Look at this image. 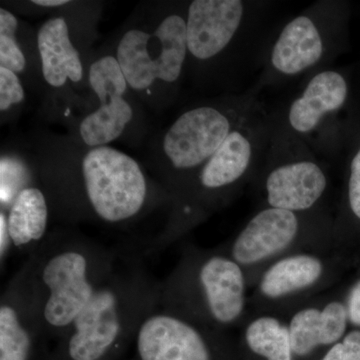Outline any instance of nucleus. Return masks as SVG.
<instances>
[{
    "label": "nucleus",
    "mask_w": 360,
    "mask_h": 360,
    "mask_svg": "<svg viewBox=\"0 0 360 360\" xmlns=\"http://www.w3.org/2000/svg\"><path fill=\"white\" fill-rule=\"evenodd\" d=\"M269 0H193L187 4V65L196 84L238 94L259 75L267 45L281 22Z\"/></svg>",
    "instance_id": "f257e3e1"
},
{
    "label": "nucleus",
    "mask_w": 360,
    "mask_h": 360,
    "mask_svg": "<svg viewBox=\"0 0 360 360\" xmlns=\"http://www.w3.org/2000/svg\"><path fill=\"white\" fill-rule=\"evenodd\" d=\"M45 181L59 214L68 220L118 226L136 221L158 201H172L134 158L110 146L89 149L77 172L49 174Z\"/></svg>",
    "instance_id": "f03ea898"
},
{
    "label": "nucleus",
    "mask_w": 360,
    "mask_h": 360,
    "mask_svg": "<svg viewBox=\"0 0 360 360\" xmlns=\"http://www.w3.org/2000/svg\"><path fill=\"white\" fill-rule=\"evenodd\" d=\"M122 251L75 232H51L27 257L44 335L59 340L72 328L120 262Z\"/></svg>",
    "instance_id": "7ed1b4c3"
},
{
    "label": "nucleus",
    "mask_w": 360,
    "mask_h": 360,
    "mask_svg": "<svg viewBox=\"0 0 360 360\" xmlns=\"http://www.w3.org/2000/svg\"><path fill=\"white\" fill-rule=\"evenodd\" d=\"M161 281L141 258L122 252L105 283L78 315L49 360H108L122 354L160 307Z\"/></svg>",
    "instance_id": "20e7f679"
},
{
    "label": "nucleus",
    "mask_w": 360,
    "mask_h": 360,
    "mask_svg": "<svg viewBox=\"0 0 360 360\" xmlns=\"http://www.w3.org/2000/svg\"><path fill=\"white\" fill-rule=\"evenodd\" d=\"M270 134L271 116L264 104L227 136L175 198L167 227L143 245L144 255L167 248L207 213L229 201L248 179L257 176Z\"/></svg>",
    "instance_id": "39448f33"
},
{
    "label": "nucleus",
    "mask_w": 360,
    "mask_h": 360,
    "mask_svg": "<svg viewBox=\"0 0 360 360\" xmlns=\"http://www.w3.org/2000/svg\"><path fill=\"white\" fill-rule=\"evenodd\" d=\"M348 4L319 0L281 22L270 39L257 78L260 89H281L330 68L345 51Z\"/></svg>",
    "instance_id": "423d86ee"
},
{
    "label": "nucleus",
    "mask_w": 360,
    "mask_h": 360,
    "mask_svg": "<svg viewBox=\"0 0 360 360\" xmlns=\"http://www.w3.org/2000/svg\"><path fill=\"white\" fill-rule=\"evenodd\" d=\"M253 84L238 94H221L182 111L161 141L162 169L172 203L229 134L257 112L264 101Z\"/></svg>",
    "instance_id": "0eeeda50"
},
{
    "label": "nucleus",
    "mask_w": 360,
    "mask_h": 360,
    "mask_svg": "<svg viewBox=\"0 0 360 360\" xmlns=\"http://www.w3.org/2000/svg\"><path fill=\"white\" fill-rule=\"evenodd\" d=\"M245 307V274L226 255L186 251L161 281L160 309L210 328L231 326Z\"/></svg>",
    "instance_id": "6e6552de"
},
{
    "label": "nucleus",
    "mask_w": 360,
    "mask_h": 360,
    "mask_svg": "<svg viewBox=\"0 0 360 360\" xmlns=\"http://www.w3.org/2000/svg\"><path fill=\"white\" fill-rule=\"evenodd\" d=\"M186 11L187 4H179L153 23L123 33L115 58L130 89L146 96H176L186 72Z\"/></svg>",
    "instance_id": "1a4fd4ad"
},
{
    "label": "nucleus",
    "mask_w": 360,
    "mask_h": 360,
    "mask_svg": "<svg viewBox=\"0 0 360 360\" xmlns=\"http://www.w3.org/2000/svg\"><path fill=\"white\" fill-rule=\"evenodd\" d=\"M350 94L347 73L330 66L303 78L297 91L271 113L321 160H328L345 146V122L340 113L347 108Z\"/></svg>",
    "instance_id": "9d476101"
},
{
    "label": "nucleus",
    "mask_w": 360,
    "mask_h": 360,
    "mask_svg": "<svg viewBox=\"0 0 360 360\" xmlns=\"http://www.w3.org/2000/svg\"><path fill=\"white\" fill-rule=\"evenodd\" d=\"M271 116V134L257 176L266 205L311 213L328 191L326 165L300 137Z\"/></svg>",
    "instance_id": "9b49d317"
},
{
    "label": "nucleus",
    "mask_w": 360,
    "mask_h": 360,
    "mask_svg": "<svg viewBox=\"0 0 360 360\" xmlns=\"http://www.w3.org/2000/svg\"><path fill=\"white\" fill-rule=\"evenodd\" d=\"M210 326L158 307L135 336L137 360H213Z\"/></svg>",
    "instance_id": "f8f14e48"
},
{
    "label": "nucleus",
    "mask_w": 360,
    "mask_h": 360,
    "mask_svg": "<svg viewBox=\"0 0 360 360\" xmlns=\"http://www.w3.org/2000/svg\"><path fill=\"white\" fill-rule=\"evenodd\" d=\"M89 82L101 105L80 123V137L89 148L106 146L120 139L134 117V108L125 98L129 84L112 56H103L90 65Z\"/></svg>",
    "instance_id": "ddd939ff"
},
{
    "label": "nucleus",
    "mask_w": 360,
    "mask_h": 360,
    "mask_svg": "<svg viewBox=\"0 0 360 360\" xmlns=\"http://www.w3.org/2000/svg\"><path fill=\"white\" fill-rule=\"evenodd\" d=\"M45 338L25 262L0 297V360H42L39 347Z\"/></svg>",
    "instance_id": "4468645a"
},
{
    "label": "nucleus",
    "mask_w": 360,
    "mask_h": 360,
    "mask_svg": "<svg viewBox=\"0 0 360 360\" xmlns=\"http://www.w3.org/2000/svg\"><path fill=\"white\" fill-rule=\"evenodd\" d=\"M309 214L262 208L232 243V259L241 266L259 264L274 257L295 240Z\"/></svg>",
    "instance_id": "2eb2a0df"
},
{
    "label": "nucleus",
    "mask_w": 360,
    "mask_h": 360,
    "mask_svg": "<svg viewBox=\"0 0 360 360\" xmlns=\"http://www.w3.org/2000/svg\"><path fill=\"white\" fill-rule=\"evenodd\" d=\"M37 49L45 82L53 89H63L68 82L84 79V65L70 39L65 18L45 21L37 32Z\"/></svg>",
    "instance_id": "dca6fc26"
},
{
    "label": "nucleus",
    "mask_w": 360,
    "mask_h": 360,
    "mask_svg": "<svg viewBox=\"0 0 360 360\" xmlns=\"http://www.w3.org/2000/svg\"><path fill=\"white\" fill-rule=\"evenodd\" d=\"M347 322V305L340 302L296 312L288 326L293 354L305 356L315 348L335 345L345 335Z\"/></svg>",
    "instance_id": "f3484780"
},
{
    "label": "nucleus",
    "mask_w": 360,
    "mask_h": 360,
    "mask_svg": "<svg viewBox=\"0 0 360 360\" xmlns=\"http://www.w3.org/2000/svg\"><path fill=\"white\" fill-rule=\"evenodd\" d=\"M6 213L14 252L30 257L49 234L47 193L35 184L26 187Z\"/></svg>",
    "instance_id": "a211bd4d"
},
{
    "label": "nucleus",
    "mask_w": 360,
    "mask_h": 360,
    "mask_svg": "<svg viewBox=\"0 0 360 360\" xmlns=\"http://www.w3.org/2000/svg\"><path fill=\"white\" fill-rule=\"evenodd\" d=\"M323 274L319 258L310 255H290L276 262L262 276L259 288L270 300H278L307 290Z\"/></svg>",
    "instance_id": "6ab92c4d"
},
{
    "label": "nucleus",
    "mask_w": 360,
    "mask_h": 360,
    "mask_svg": "<svg viewBox=\"0 0 360 360\" xmlns=\"http://www.w3.org/2000/svg\"><path fill=\"white\" fill-rule=\"evenodd\" d=\"M245 338L251 352L267 360H292L290 329L276 317L255 319L246 329Z\"/></svg>",
    "instance_id": "aec40b11"
},
{
    "label": "nucleus",
    "mask_w": 360,
    "mask_h": 360,
    "mask_svg": "<svg viewBox=\"0 0 360 360\" xmlns=\"http://www.w3.org/2000/svg\"><path fill=\"white\" fill-rule=\"evenodd\" d=\"M18 30L15 15L6 8L0 9V68L20 75L25 70L26 58L16 37Z\"/></svg>",
    "instance_id": "412c9836"
},
{
    "label": "nucleus",
    "mask_w": 360,
    "mask_h": 360,
    "mask_svg": "<svg viewBox=\"0 0 360 360\" xmlns=\"http://www.w3.org/2000/svg\"><path fill=\"white\" fill-rule=\"evenodd\" d=\"M349 129L354 132L352 136L345 129V134L352 142L350 144L349 153H348L347 161V200L348 210L350 213L360 221V129L354 127L349 122H347Z\"/></svg>",
    "instance_id": "4be33fe9"
},
{
    "label": "nucleus",
    "mask_w": 360,
    "mask_h": 360,
    "mask_svg": "<svg viewBox=\"0 0 360 360\" xmlns=\"http://www.w3.org/2000/svg\"><path fill=\"white\" fill-rule=\"evenodd\" d=\"M25 92L20 78L13 71L0 68V110L6 112L25 101Z\"/></svg>",
    "instance_id": "5701e85b"
},
{
    "label": "nucleus",
    "mask_w": 360,
    "mask_h": 360,
    "mask_svg": "<svg viewBox=\"0 0 360 360\" xmlns=\"http://www.w3.org/2000/svg\"><path fill=\"white\" fill-rule=\"evenodd\" d=\"M322 360H360V331H352L345 335Z\"/></svg>",
    "instance_id": "b1692460"
},
{
    "label": "nucleus",
    "mask_w": 360,
    "mask_h": 360,
    "mask_svg": "<svg viewBox=\"0 0 360 360\" xmlns=\"http://www.w3.org/2000/svg\"><path fill=\"white\" fill-rule=\"evenodd\" d=\"M14 253L13 239L9 232L7 213L0 210V264L4 270L7 259Z\"/></svg>",
    "instance_id": "393cba45"
},
{
    "label": "nucleus",
    "mask_w": 360,
    "mask_h": 360,
    "mask_svg": "<svg viewBox=\"0 0 360 360\" xmlns=\"http://www.w3.org/2000/svg\"><path fill=\"white\" fill-rule=\"evenodd\" d=\"M348 321L360 328V281L354 283L347 297Z\"/></svg>",
    "instance_id": "a878e982"
},
{
    "label": "nucleus",
    "mask_w": 360,
    "mask_h": 360,
    "mask_svg": "<svg viewBox=\"0 0 360 360\" xmlns=\"http://www.w3.org/2000/svg\"><path fill=\"white\" fill-rule=\"evenodd\" d=\"M32 4L37 6L53 8V7L65 6V4H70V1L68 0H34V1H32Z\"/></svg>",
    "instance_id": "bb28decb"
}]
</instances>
